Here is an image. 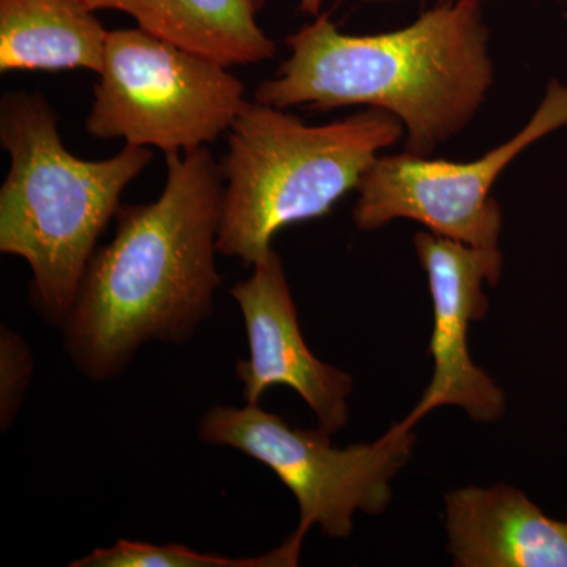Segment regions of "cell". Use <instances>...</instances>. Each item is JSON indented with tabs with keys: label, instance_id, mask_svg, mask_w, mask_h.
Segmentation results:
<instances>
[{
	"label": "cell",
	"instance_id": "8992f818",
	"mask_svg": "<svg viewBox=\"0 0 567 567\" xmlns=\"http://www.w3.org/2000/svg\"><path fill=\"white\" fill-rule=\"evenodd\" d=\"M85 132L166 155L212 144L248 103L223 63L141 28L110 32Z\"/></svg>",
	"mask_w": 567,
	"mask_h": 567
},
{
	"label": "cell",
	"instance_id": "277c9868",
	"mask_svg": "<svg viewBox=\"0 0 567 567\" xmlns=\"http://www.w3.org/2000/svg\"><path fill=\"white\" fill-rule=\"evenodd\" d=\"M404 126L380 110L306 125L286 110L248 102L229 130L218 252L254 265L274 251L290 224L330 213L357 192L369 167L404 140Z\"/></svg>",
	"mask_w": 567,
	"mask_h": 567
},
{
	"label": "cell",
	"instance_id": "7a4b0ae2",
	"mask_svg": "<svg viewBox=\"0 0 567 567\" xmlns=\"http://www.w3.org/2000/svg\"><path fill=\"white\" fill-rule=\"evenodd\" d=\"M290 55L256 91L287 110L363 106L404 126L405 152L432 156L464 133L495 82L483 0H447L394 31L342 33L328 14L286 40Z\"/></svg>",
	"mask_w": 567,
	"mask_h": 567
},
{
	"label": "cell",
	"instance_id": "5bb4252c",
	"mask_svg": "<svg viewBox=\"0 0 567 567\" xmlns=\"http://www.w3.org/2000/svg\"><path fill=\"white\" fill-rule=\"evenodd\" d=\"M33 357L31 347L6 324L0 328V425L9 431L17 420L25 391L31 385Z\"/></svg>",
	"mask_w": 567,
	"mask_h": 567
},
{
	"label": "cell",
	"instance_id": "e0dca14e",
	"mask_svg": "<svg viewBox=\"0 0 567 567\" xmlns=\"http://www.w3.org/2000/svg\"><path fill=\"white\" fill-rule=\"evenodd\" d=\"M558 3H561V6H565V18H566V21H567V0H557Z\"/></svg>",
	"mask_w": 567,
	"mask_h": 567
},
{
	"label": "cell",
	"instance_id": "3957f363",
	"mask_svg": "<svg viewBox=\"0 0 567 567\" xmlns=\"http://www.w3.org/2000/svg\"><path fill=\"white\" fill-rule=\"evenodd\" d=\"M0 145L10 155L0 188V251L29 264L37 308L62 328L100 235L153 153L126 144L102 162L78 158L63 145L54 107L25 91L0 100Z\"/></svg>",
	"mask_w": 567,
	"mask_h": 567
},
{
	"label": "cell",
	"instance_id": "52a82bcc",
	"mask_svg": "<svg viewBox=\"0 0 567 567\" xmlns=\"http://www.w3.org/2000/svg\"><path fill=\"white\" fill-rule=\"evenodd\" d=\"M566 126L567 84L551 80L528 122L473 162L383 153L358 186L354 226L374 233L395 219H409L450 240L499 248L503 213L492 188L520 153Z\"/></svg>",
	"mask_w": 567,
	"mask_h": 567
},
{
	"label": "cell",
	"instance_id": "8fae6325",
	"mask_svg": "<svg viewBox=\"0 0 567 567\" xmlns=\"http://www.w3.org/2000/svg\"><path fill=\"white\" fill-rule=\"evenodd\" d=\"M93 11L117 10L137 28L183 50L234 65L274 59L276 43L257 17L265 0H85Z\"/></svg>",
	"mask_w": 567,
	"mask_h": 567
},
{
	"label": "cell",
	"instance_id": "5b68a950",
	"mask_svg": "<svg viewBox=\"0 0 567 567\" xmlns=\"http://www.w3.org/2000/svg\"><path fill=\"white\" fill-rule=\"evenodd\" d=\"M207 445L234 447L267 465L292 492L300 509L295 543L312 527L323 536H352L357 513L380 516L393 502V481L416 445L413 429L399 421L372 443L338 447L331 434L293 427L259 404L213 406L197 427Z\"/></svg>",
	"mask_w": 567,
	"mask_h": 567
},
{
	"label": "cell",
	"instance_id": "ba28073f",
	"mask_svg": "<svg viewBox=\"0 0 567 567\" xmlns=\"http://www.w3.org/2000/svg\"><path fill=\"white\" fill-rule=\"evenodd\" d=\"M413 246L431 290L434 328L429 353L434 360V374L401 423L415 429L424 416L445 405L464 410L473 423H498L505 415L506 394L473 361L468 328L488 315L491 305L483 287H495L502 279V249L477 248L429 230L417 233Z\"/></svg>",
	"mask_w": 567,
	"mask_h": 567
},
{
	"label": "cell",
	"instance_id": "ac0fdd59",
	"mask_svg": "<svg viewBox=\"0 0 567 567\" xmlns=\"http://www.w3.org/2000/svg\"><path fill=\"white\" fill-rule=\"evenodd\" d=\"M566 520H567V518H566Z\"/></svg>",
	"mask_w": 567,
	"mask_h": 567
},
{
	"label": "cell",
	"instance_id": "6da1fadb",
	"mask_svg": "<svg viewBox=\"0 0 567 567\" xmlns=\"http://www.w3.org/2000/svg\"><path fill=\"white\" fill-rule=\"evenodd\" d=\"M162 196L121 205L63 324L71 361L93 382L125 371L142 344H183L212 316L224 177L207 147L166 155Z\"/></svg>",
	"mask_w": 567,
	"mask_h": 567
},
{
	"label": "cell",
	"instance_id": "30bf717a",
	"mask_svg": "<svg viewBox=\"0 0 567 567\" xmlns=\"http://www.w3.org/2000/svg\"><path fill=\"white\" fill-rule=\"evenodd\" d=\"M447 551L457 567H567V520L509 484L445 496Z\"/></svg>",
	"mask_w": 567,
	"mask_h": 567
},
{
	"label": "cell",
	"instance_id": "2e32d148",
	"mask_svg": "<svg viewBox=\"0 0 567 567\" xmlns=\"http://www.w3.org/2000/svg\"><path fill=\"white\" fill-rule=\"evenodd\" d=\"M360 2H394V0H360ZM440 2H447V0H440Z\"/></svg>",
	"mask_w": 567,
	"mask_h": 567
},
{
	"label": "cell",
	"instance_id": "4fadbf2b",
	"mask_svg": "<svg viewBox=\"0 0 567 567\" xmlns=\"http://www.w3.org/2000/svg\"><path fill=\"white\" fill-rule=\"evenodd\" d=\"M300 544L292 537L275 550L260 557L230 558L216 554H203L181 544L137 543L118 539L114 546L95 548L71 567H293L300 558Z\"/></svg>",
	"mask_w": 567,
	"mask_h": 567
},
{
	"label": "cell",
	"instance_id": "9a60e30c",
	"mask_svg": "<svg viewBox=\"0 0 567 567\" xmlns=\"http://www.w3.org/2000/svg\"><path fill=\"white\" fill-rule=\"evenodd\" d=\"M297 2L300 9L306 11V13L312 14V17H319L324 0H297Z\"/></svg>",
	"mask_w": 567,
	"mask_h": 567
},
{
	"label": "cell",
	"instance_id": "7c38bea8",
	"mask_svg": "<svg viewBox=\"0 0 567 567\" xmlns=\"http://www.w3.org/2000/svg\"><path fill=\"white\" fill-rule=\"evenodd\" d=\"M85 0H0V71H102L110 31Z\"/></svg>",
	"mask_w": 567,
	"mask_h": 567
},
{
	"label": "cell",
	"instance_id": "9c48e42d",
	"mask_svg": "<svg viewBox=\"0 0 567 567\" xmlns=\"http://www.w3.org/2000/svg\"><path fill=\"white\" fill-rule=\"evenodd\" d=\"M252 267L251 276L230 289L248 334L249 357L235 364L246 404H259L270 388H292L315 412L319 429L333 435L349 423L352 375L323 363L306 346L278 252Z\"/></svg>",
	"mask_w": 567,
	"mask_h": 567
}]
</instances>
